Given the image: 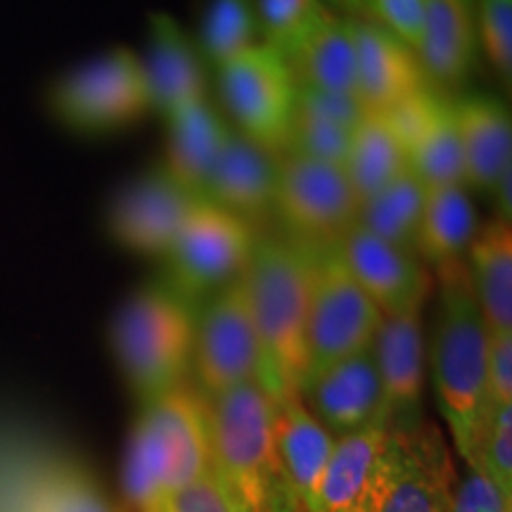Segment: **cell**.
Here are the masks:
<instances>
[{
	"mask_svg": "<svg viewBox=\"0 0 512 512\" xmlns=\"http://www.w3.org/2000/svg\"><path fill=\"white\" fill-rule=\"evenodd\" d=\"M432 275L439 294L430 347L434 394L458 456L472 465L489 420L486 363L491 335L472 292L465 259L448 261Z\"/></svg>",
	"mask_w": 512,
	"mask_h": 512,
	"instance_id": "obj_1",
	"label": "cell"
},
{
	"mask_svg": "<svg viewBox=\"0 0 512 512\" xmlns=\"http://www.w3.org/2000/svg\"><path fill=\"white\" fill-rule=\"evenodd\" d=\"M242 285L264 356L259 384L273 401L302 394L309 377L311 249L290 238L259 235Z\"/></svg>",
	"mask_w": 512,
	"mask_h": 512,
	"instance_id": "obj_2",
	"label": "cell"
},
{
	"mask_svg": "<svg viewBox=\"0 0 512 512\" xmlns=\"http://www.w3.org/2000/svg\"><path fill=\"white\" fill-rule=\"evenodd\" d=\"M211 467L207 396L188 382L140 403L124 453L121 486L138 512Z\"/></svg>",
	"mask_w": 512,
	"mask_h": 512,
	"instance_id": "obj_3",
	"label": "cell"
},
{
	"mask_svg": "<svg viewBox=\"0 0 512 512\" xmlns=\"http://www.w3.org/2000/svg\"><path fill=\"white\" fill-rule=\"evenodd\" d=\"M197 306L166 280L143 285L112 320V351L140 403L188 382Z\"/></svg>",
	"mask_w": 512,
	"mask_h": 512,
	"instance_id": "obj_4",
	"label": "cell"
},
{
	"mask_svg": "<svg viewBox=\"0 0 512 512\" xmlns=\"http://www.w3.org/2000/svg\"><path fill=\"white\" fill-rule=\"evenodd\" d=\"M211 463L238 494L247 512L264 510L280 475L275 451V401L259 382L209 396Z\"/></svg>",
	"mask_w": 512,
	"mask_h": 512,
	"instance_id": "obj_5",
	"label": "cell"
},
{
	"mask_svg": "<svg viewBox=\"0 0 512 512\" xmlns=\"http://www.w3.org/2000/svg\"><path fill=\"white\" fill-rule=\"evenodd\" d=\"M216 74L230 126L271 155H285L299 102L290 64L259 43L216 67Z\"/></svg>",
	"mask_w": 512,
	"mask_h": 512,
	"instance_id": "obj_6",
	"label": "cell"
},
{
	"mask_svg": "<svg viewBox=\"0 0 512 512\" xmlns=\"http://www.w3.org/2000/svg\"><path fill=\"white\" fill-rule=\"evenodd\" d=\"M259 230L214 202L197 197L164 254V280L200 306L240 278L252 259Z\"/></svg>",
	"mask_w": 512,
	"mask_h": 512,
	"instance_id": "obj_7",
	"label": "cell"
},
{
	"mask_svg": "<svg viewBox=\"0 0 512 512\" xmlns=\"http://www.w3.org/2000/svg\"><path fill=\"white\" fill-rule=\"evenodd\" d=\"M358 202L339 164L285 152L278 157L275 207L287 238L306 249L337 247L358 223Z\"/></svg>",
	"mask_w": 512,
	"mask_h": 512,
	"instance_id": "obj_8",
	"label": "cell"
},
{
	"mask_svg": "<svg viewBox=\"0 0 512 512\" xmlns=\"http://www.w3.org/2000/svg\"><path fill=\"white\" fill-rule=\"evenodd\" d=\"M382 313L349 273L337 247L311 249L309 377L373 347Z\"/></svg>",
	"mask_w": 512,
	"mask_h": 512,
	"instance_id": "obj_9",
	"label": "cell"
},
{
	"mask_svg": "<svg viewBox=\"0 0 512 512\" xmlns=\"http://www.w3.org/2000/svg\"><path fill=\"white\" fill-rule=\"evenodd\" d=\"M62 124L81 133H105L136 124L152 112L140 55L114 48L64 74L50 95Z\"/></svg>",
	"mask_w": 512,
	"mask_h": 512,
	"instance_id": "obj_10",
	"label": "cell"
},
{
	"mask_svg": "<svg viewBox=\"0 0 512 512\" xmlns=\"http://www.w3.org/2000/svg\"><path fill=\"white\" fill-rule=\"evenodd\" d=\"M190 373L207 399L238 384L261 382L264 356L242 275L197 306Z\"/></svg>",
	"mask_w": 512,
	"mask_h": 512,
	"instance_id": "obj_11",
	"label": "cell"
},
{
	"mask_svg": "<svg viewBox=\"0 0 512 512\" xmlns=\"http://www.w3.org/2000/svg\"><path fill=\"white\" fill-rule=\"evenodd\" d=\"M195 202V192L159 164L133 178L114 197L107 221L110 233L128 252L164 259Z\"/></svg>",
	"mask_w": 512,
	"mask_h": 512,
	"instance_id": "obj_12",
	"label": "cell"
},
{
	"mask_svg": "<svg viewBox=\"0 0 512 512\" xmlns=\"http://www.w3.org/2000/svg\"><path fill=\"white\" fill-rule=\"evenodd\" d=\"M387 415L339 437L332 448L311 512H380L389 479Z\"/></svg>",
	"mask_w": 512,
	"mask_h": 512,
	"instance_id": "obj_13",
	"label": "cell"
},
{
	"mask_svg": "<svg viewBox=\"0 0 512 512\" xmlns=\"http://www.w3.org/2000/svg\"><path fill=\"white\" fill-rule=\"evenodd\" d=\"M342 261L382 316L422 311L434 292V275L418 254L389 245L356 226L337 245Z\"/></svg>",
	"mask_w": 512,
	"mask_h": 512,
	"instance_id": "obj_14",
	"label": "cell"
},
{
	"mask_svg": "<svg viewBox=\"0 0 512 512\" xmlns=\"http://www.w3.org/2000/svg\"><path fill=\"white\" fill-rule=\"evenodd\" d=\"M406 150L408 171L425 185L463 183L453 98L439 88H427L394 110L384 112Z\"/></svg>",
	"mask_w": 512,
	"mask_h": 512,
	"instance_id": "obj_15",
	"label": "cell"
},
{
	"mask_svg": "<svg viewBox=\"0 0 512 512\" xmlns=\"http://www.w3.org/2000/svg\"><path fill=\"white\" fill-rule=\"evenodd\" d=\"M370 349H373L384 411L389 415L392 430H420L427 366L422 311L384 316Z\"/></svg>",
	"mask_w": 512,
	"mask_h": 512,
	"instance_id": "obj_16",
	"label": "cell"
},
{
	"mask_svg": "<svg viewBox=\"0 0 512 512\" xmlns=\"http://www.w3.org/2000/svg\"><path fill=\"white\" fill-rule=\"evenodd\" d=\"M356 100L366 112L384 114L413 95L434 88L420 55L368 17H354Z\"/></svg>",
	"mask_w": 512,
	"mask_h": 512,
	"instance_id": "obj_17",
	"label": "cell"
},
{
	"mask_svg": "<svg viewBox=\"0 0 512 512\" xmlns=\"http://www.w3.org/2000/svg\"><path fill=\"white\" fill-rule=\"evenodd\" d=\"M299 396L335 439L363 430L380 415H387L373 349L358 351L320 370L304 384Z\"/></svg>",
	"mask_w": 512,
	"mask_h": 512,
	"instance_id": "obj_18",
	"label": "cell"
},
{
	"mask_svg": "<svg viewBox=\"0 0 512 512\" xmlns=\"http://www.w3.org/2000/svg\"><path fill=\"white\" fill-rule=\"evenodd\" d=\"M451 465L437 437L389 432V479L380 512H451Z\"/></svg>",
	"mask_w": 512,
	"mask_h": 512,
	"instance_id": "obj_19",
	"label": "cell"
},
{
	"mask_svg": "<svg viewBox=\"0 0 512 512\" xmlns=\"http://www.w3.org/2000/svg\"><path fill=\"white\" fill-rule=\"evenodd\" d=\"M147 50L143 60L152 112L169 114L204 98L207 93V62L197 41L166 12L150 15L147 24Z\"/></svg>",
	"mask_w": 512,
	"mask_h": 512,
	"instance_id": "obj_20",
	"label": "cell"
},
{
	"mask_svg": "<svg viewBox=\"0 0 512 512\" xmlns=\"http://www.w3.org/2000/svg\"><path fill=\"white\" fill-rule=\"evenodd\" d=\"M278 157L230 131L219 159L204 185L202 197L230 211L252 228L273 219Z\"/></svg>",
	"mask_w": 512,
	"mask_h": 512,
	"instance_id": "obj_21",
	"label": "cell"
},
{
	"mask_svg": "<svg viewBox=\"0 0 512 512\" xmlns=\"http://www.w3.org/2000/svg\"><path fill=\"white\" fill-rule=\"evenodd\" d=\"M463 185L491 195L494 185L512 171V119L508 105L491 95L453 98Z\"/></svg>",
	"mask_w": 512,
	"mask_h": 512,
	"instance_id": "obj_22",
	"label": "cell"
},
{
	"mask_svg": "<svg viewBox=\"0 0 512 512\" xmlns=\"http://www.w3.org/2000/svg\"><path fill=\"white\" fill-rule=\"evenodd\" d=\"M477 15L479 0H427L418 55L439 91L458 88L475 69Z\"/></svg>",
	"mask_w": 512,
	"mask_h": 512,
	"instance_id": "obj_23",
	"label": "cell"
},
{
	"mask_svg": "<svg viewBox=\"0 0 512 512\" xmlns=\"http://www.w3.org/2000/svg\"><path fill=\"white\" fill-rule=\"evenodd\" d=\"M166 121L164 169L197 197H202L207 178L219 159L223 145L233 131L219 107L209 95L188 102L169 114Z\"/></svg>",
	"mask_w": 512,
	"mask_h": 512,
	"instance_id": "obj_24",
	"label": "cell"
},
{
	"mask_svg": "<svg viewBox=\"0 0 512 512\" xmlns=\"http://www.w3.org/2000/svg\"><path fill=\"white\" fill-rule=\"evenodd\" d=\"M335 437L320 425L299 394L275 401V451L280 475L311 512Z\"/></svg>",
	"mask_w": 512,
	"mask_h": 512,
	"instance_id": "obj_25",
	"label": "cell"
},
{
	"mask_svg": "<svg viewBox=\"0 0 512 512\" xmlns=\"http://www.w3.org/2000/svg\"><path fill=\"white\" fill-rule=\"evenodd\" d=\"M472 292L491 335H512V221L479 223L465 254Z\"/></svg>",
	"mask_w": 512,
	"mask_h": 512,
	"instance_id": "obj_26",
	"label": "cell"
},
{
	"mask_svg": "<svg viewBox=\"0 0 512 512\" xmlns=\"http://www.w3.org/2000/svg\"><path fill=\"white\" fill-rule=\"evenodd\" d=\"M479 228L477 209L463 183L432 185L425 190L415 254L430 271L465 259Z\"/></svg>",
	"mask_w": 512,
	"mask_h": 512,
	"instance_id": "obj_27",
	"label": "cell"
},
{
	"mask_svg": "<svg viewBox=\"0 0 512 512\" xmlns=\"http://www.w3.org/2000/svg\"><path fill=\"white\" fill-rule=\"evenodd\" d=\"M366 110L356 98L318 93L299 86L297 117L287 152L323 159L330 164H344L351 136Z\"/></svg>",
	"mask_w": 512,
	"mask_h": 512,
	"instance_id": "obj_28",
	"label": "cell"
},
{
	"mask_svg": "<svg viewBox=\"0 0 512 512\" xmlns=\"http://www.w3.org/2000/svg\"><path fill=\"white\" fill-rule=\"evenodd\" d=\"M299 86L318 93L356 98V31L354 17L332 12L297 62L292 64Z\"/></svg>",
	"mask_w": 512,
	"mask_h": 512,
	"instance_id": "obj_29",
	"label": "cell"
},
{
	"mask_svg": "<svg viewBox=\"0 0 512 512\" xmlns=\"http://www.w3.org/2000/svg\"><path fill=\"white\" fill-rule=\"evenodd\" d=\"M358 202L368 200L384 185L408 171L406 150L384 114L366 112L358 121L342 164Z\"/></svg>",
	"mask_w": 512,
	"mask_h": 512,
	"instance_id": "obj_30",
	"label": "cell"
},
{
	"mask_svg": "<svg viewBox=\"0 0 512 512\" xmlns=\"http://www.w3.org/2000/svg\"><path fill=\"white\" fill-rule=\"evenodd\" d=\"M425 190V185L411 171H406L361 202L358 226L370 230L389 245L415 254V235H418L422 204H425Z\"/></svg>",
	"mask_w": 512,
	"mask_h": 512,
	"instance_id": "obj_31",
	"label": "cell"
},
{
	"mask_svg": "<svg viewBox=\"0 0 512 512\" xmlns=\"http://www.w3.org/2000/svg\"><path fill=\"white\" fill-rule=\"evenodd\" d=\"M195 41L204 62L214 69L259 46L261 29L256 0H209Z\"/></svg>",
	"mask_w": 512,
	"mask_h": 512,
	"instance_id": "obj_32",
	"label": "cell"
},
{
	"mask_svg": "<svg viewBox=\"0 0 512 512\" xmlns=\"http://www.w3.org/2000/svg\"><path fill=\"white\" fill-rule=\"evenodd\" d=\"M332 12L325 0H256L261 46L292 67Z\"/></svg>",
	"mask_w": 512,
	"mask_h": 512,
	"instance_id": "obj_33",
	"label": "cell"
},
{
	"mask_svg": "<svg viewBox=\"0 0 512 512\" xmlns=\"http://www.w3.org/2000/svg\"><path fill=\"white\" fill-rule=\"evenodd\" d=\"M143 512H247L214 463L195 482L171 491Z\"/></svg>",
	"mask_w": 512,
	"mask_h": 512,
	"instance_id": "obj_34",
	"label": "cell"
},
{
	"mask_svg": "<svg viewBox=\"0 0 512 512\" xmlns=\"http://www.w3.org/2000/svg\"><path fill=\"white\" fill-rule=\"evenodd\" d=\"M22 512H121L91 482L76 475L53 477L38 484Z\"/></svg>",
	"mask_w": 512,
	"mask_h": 512,
	"instance_id": "obj_35",
	"label": "cell"
},
{
	"mask_svg": "<svg viewBox=\"0 0 512 512\" xmlns=\"http://www.w3.org/2000/svg\"><path fill=\"white\" fill-rule=\"evenodd\" d=\"M503 498L512 503V403L498 406L489 413L475 463Z\"/></svg>",
	"mask_w": 512,
	"mask_h": 512,
	"instance_id": "obj_36",
	"label": "cell"
},
{
	"mask_svg": "<svg viewBox=\"0 0 512 512\" xmlns=\"http://www.w3.org/2000/svg\"><path fill=\"white\" fill-rule=\"evenodd\" d=\"M479 53L486 55L496 74L510 86L512 76V0H479Z\"/></svg>",
	"mask_w": 512,
	"mask_h": 512,
	"instance_id": "obj_37",
	"label": "cell"
},
{
	"mask_svg": "<svg viewBox=\"0 0 512 512\" xmlns=\"http://www.w3.org/2000/svg\"><path fill=\"white\" fill-rule=\"evenodd\" d=\"M427 0H368L361 17L373 19L396 38H401L415 53L420 50L422 19H425Z\"/></svg>",
	"mask_w": 512,
	"mask_h": 512,
	"instance_id": "obj_38",
	"label": "cell"
},
{
	"mask_svg": "<svg viewBox=\"0 0 512 512\" xmlns=\"http://www.w3.org/2000/svg\"><path fill=\"white\" fill-rule=\"evenodd\" d=\"M510 505L477 465H465V475L453 489L451 512H510Z\"/></svg>",
	"mask_w": 512,
	"mask_h": 512,
	"instance_id": "obj_39",
	"label": "cell"
},
{
	"mask_svg": "<svg viewBox=\"0 0 512 512\" xmlns=\"http://www.w3.org/2000/svg\"><path fill=\"white\" fill-rule=\"evenodd\" d=\"M486 403H489V413L498 406L512 403V335H491L489 337V363H486Z\"/></svg>",
	"mask_w": 512,
	"mask_h": 512,
	"instance_id": "obj_40",
	"label": "cell"
},
{
	"mask_svg": "<svg viewBox=\"0 0 512 512\" xmlns=\"http://www.w3.org/2000/svg\"><path fill=\"white\" fill-rule=\"evenodd\" d=\"M261 512H309L299 501L297 494L292 491V486L287 484V479L283 475L275 477V482L268 489L264 510Z\"/></svg>",
	"mask_w": 512,
	"mask_h": 512,
	"instance_id": "obj_41",
	"label": "cell"
},
{
	"mask_svg": "<svg viewBox=\"0 0 512 512\" xmlns=\"http://www.w3.org/2000/svg\"><path fill=\"white\" fill-rule=\"evenodd\" d=\"M325 3L332 5V10L342 12V15L361 17L363 10H366L368 0H325Z\"/></svg>",
	"mask_w": 512,
	"mask_h": 512,
	"instance_id": "obj_42",
	"label": "cell"
}]
</instances>
